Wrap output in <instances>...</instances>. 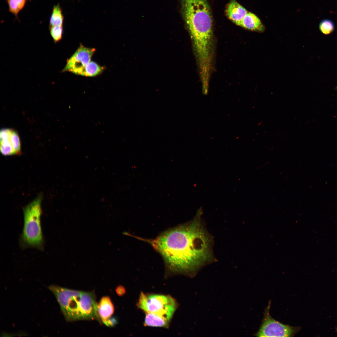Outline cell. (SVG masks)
Masks as SVG:
<instances>
[{"label":"cell","instance_id":"cell-1","mask_svg":"<svg viewBox=\"0 0 337 337\" xmlns=\"http://www.w3.org/2000/svg\"><path fill=\"white\" fill-rule=\"evenodd\" d=\"M149 242L175 272L192 271L210 257V242L197 219L163 233Z\"/></svg>","mask_w":337,"mask_h":337},{"label":"cell","instance_id":"cell-2","mask_svg":"<svg viewBox=\"0 0 337 337\" xmlns=\"http://www.w3.org/2000/svg\"><path fill=\"white\" fill-rule=\"evenodd\" d=\"M183 15L193 41L196 57L203 60L212 54L211 11L207 0H182Z\"/></svg>","mask_w":337,"mask_h":337},{"label":"cell","instance_id":"cell-3","mask_svg":"<svg viewBox=\"0 0 337 337\" xmlns=\"http://www.w3.org/2000/svg\"><path fill=\"white\" fill-rule=\"evenodd\" d=\"M49 290L55 296L68 321L100 320L94 294L51 285Z\"/></svg>","mask_w":337,"mask_h":337},{"label":"cell","instance_id":"cell-4","mask_svg":"<svg viewBox=\"0 0 337 337\" xmlns=\"http://www.w3.org/2000/svg\"><path fill=\"white\" fill-rule=\"evenodd\" d=\"M42 195L23 209L24 225L21 237L22 245L42 249L44 239L41 225Z\"/></svg>","mask_w":337,"mask_h":337},{"label":"cell","instance_id":"cell-5","mask_svg":"<svg viewBox=\"0 0 337 337\" xmlns=\"http://www.w3.org/2000/svg\"><path fill=\"white\" fill-rule=\"evenodd\" d=\"M137 306L145 313H152L170 321L177 307L175 300L169 295H146L141 293Z\"/></svg>","mask_w":337,"mask_h":337},{"label":"cell","instance_id":"cell-6","mask_svg":"<svg viewBox=\"0 0 337 337\" xmlns=\"http://www.w3.org/2000/svg\"><path fill=\"white\" fill-rule=\"evenodd\" d=\"M270 302L265 309L260 327L255 334L257 337H292L299 327L283 324L273 319L269 314Z\"/></svg>","mask_w":337,"mask_h":337},{"label":"cell","instance_id":"cell-7","mask_svg":"<svg viewBox=\"0 0 337 337\" xmlns=\"http://www.w3.org/2000/svg\"><path fill=\"white\" fill-rule=\"evenodd\" d=\"M95 49L80 45L75 52L68 59L62 72L68 71L80 75L81 72L90 61Z\"/></svg>","mask_w":337,"mask_h":337},{"label":"cell","instance_id":"cell-8","mask_svg":"<svg viewBox=\"0 0 337 337\" xmlns=\"http://www.w3.org/2000/svg\"><path fill=\"white\" fill-rule=\"evenodd\" d=\"M0 151L5 156L20 154L21 145L18 133L12 129L5 128L0 132Z\"/></svg>","mask_w":337,"mask_h":337},{"label":"cell","instance_id":"cell-9","mask_svg":"<svg viewBox=\"0 0 337 337\" xmlns=\"http://www.w3.org/2000/svg\"><path fill=\"white\" fill-rule=\"evenodd\" d=\"M241 26L252 31L262 32L265 30V26L260 19L254 13L248 12L240 24Z\"/></svg>","mask_w":337,"mask_h":337},{"label":"cell","instance_id":"cell-10","mask_svg":"<svg viewBox=\"0 0 337 337\" xmlns=\"http://www.w3.org/2000/svg\"><path fill=\"white\" fill-rule=\"evenodd\" d=\"M98 315L103 322L111 317L114 311V306L110 297H102L97 305Z\"/></svg>","mask_w":337,"mask_h":337},{"label":"cell","instance_id":"cell-11","mask_svg":"<svg viewBox=\"0 0 337 337\" xmlns=\"http://www.w3.org/2000/svg\"><path fill=\"white\" fill-rule=\"evenodd\" d=\"M170 321L166 318L152 313H146L144 325L153 327H167Z\"/></svg>","mask_w":337,"mask_h":337},{"label":"cell","instance_id":"cell-12","mask_svg":"<svg viewBox=\"0 0 337 337\" xmlns=\"http://www.w3.org/2000/svg\"><path fill=\"white\" fill-rule=\"evenodd\" d=\"M64 20L62 8L59 3L54 5L53 7L50 17L49 26H63Z\"/></svg>","mask_w":337,"mask_h":337},{"label":"cell","instance_id":"cell-13","mask_svg":"<svg viewBox=\"0 0 337 337\" xmlns=\"http://www.w3.org/2000/svg\"><path fill=\"white\" fill-rule=\"evenodd\" d=\"M105 70V67L100 66L96 63L90 61L82 69L80 75L93 77L101 73Z\"/></svg>","mask_w":337,"mask_h":337},{"label":"cell","instance_id":"cell-14","mask_svg":"<svg viewBox=\"0 0 337 337\" xmlns=\"http://www.w3.org/2000/svg\"><path fill=\"white\" fill-rule=\"evenodd\" d=\"M28 0H6L8 7L9 12L14 15L19 20L18 14L23 9Z\"/></svg>","mask_w":337,"mask_h":337},{"label":"cell","instance_id":"cell-15","mask_svg":"<svg viewBox=\"0 0 337 337\" xmlns=\"http://www.w3.org/2000/svg\"><path fill=\"white\" fill-rule=\"evenodd\" d=\"M319 28L322 33L325 35H328L333 32L335 26L331 21L326 19L322 20L320 22Z\"/></svg>","mask_w":337,"mask_h":337},{"label":"cell","instance_id":"cell-16","mask_svg":"<svg viewBox=\"0 0 337 337\" xmlns=\"http://www.w3.org/2000/svg\"><path fill=\"white\" fill-rule=\"evenodd\" d=\"M50 34L55 43L61 40L63 33V26H49Z\"/></svg>","mask_w":337,"mask_h":337},{"label":"cell","instance_id":"cell-17","mask_svg":"<svg viewBox=\"0 0 337 337\" xmlns=\"http://www.w3.org/2000/svg\"><path fill=\"white\" fill-rule=\"evenodd\" d=\"M117 320L115 318L111 317L103 322L105 325L109 327L114 326L117 324Z\"/></svg>","mask_w":337,"mask_h":337},{"label":"cell","instance_id":"cell-18","mask_svg":"<svg viewBox=\"0 0 337 337\" xmlns=\"http://www.w3.org/2000/svg\"><path fill=\"white\" fill-rule=\"evenodd\" d=\"M115 291L118 295L119 296H122L125 294L126 291L124 287L120 285L115 289Z\"/></svg>","mask_w":337,"mask_h":337},{"label":"cell","instance_id":"cell-19","mask_svg":"<svg viewBox=\"0 0 337 337\" xmlns=\"http://www.w3.org/2000/svg\"><path fill=\"white\" fill-rule=\"evenodd\" d=\"M336 89H337V87H336Z\"/></svg>","mask_w":337,"mask_h":337}]
</instances>
